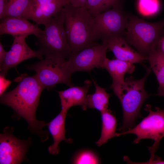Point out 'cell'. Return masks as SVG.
Instances as JSON below:
<instances>
[{
    "label": "cell",
    "instance_id": "cell-4",
    "mask_svg": "<svg viewBox=\"0 0 164 164\" xmlns=\"http://www.w3.org/2000/svg\"><path fill=\"white\" fill-rule=\"evenodd\" d=\"M164 19L149 22L128 14L125 39L142 56L146 57L159 46L164 35Z\"/></svg>",
    "mask_w": 164,
    "mask_h": 164
},
{
    "label": "cell",
    "instance_id": "cell-15",
    "mask_svg": "<svg viewBox=\"0 0 164 164\" xmlns=\"http://www.w3.org/2000/svg\"><path fill=\"white\" fill-rule=\"evenodd\" d=\"M103 44L113 52L117 59L133 63H141L147 60V58L132 48L123 38H114Z\"/></svg>",
    "mask_w": 164,
    "mask_h": 164
},
{
    "label": "cell",
    "instance_id": "cell-29",
    "mask_svg": "<svg viewBox=\"0 0 164 164\" xmlns=\"http://www.w3.org/2000/svg\"><path fill=\"white\" fill-rule=\"evenodd\" d=\"M159 47L161 50L164 53V37H163L161 39Z\"/></svg>",
    "mask_w": 164,
    "mask_h": 164
},
{
    "label": "cell",
    "instance_id": "cell-3",
    "mask_svg": "<svg viewBox=\"0 0 164 164\" xmlns=\"http://www.w3.org/2000/svg\"><path fill=\"white\" fill-rule=\"evenodd\" d=\"M63 10L64 27L71 56L98 44L94 36L93 17L86 7H77L68 3Z\"/></svg>",
    "mask_w": 164,
    "mask_h": 164
},
{
    "label": "cell",
    "instance_id": "cell-9",
    "mask_svg": "<svg viewBox=\"0 0 164 164\" xmlns=\"http://www.w3.org/2000/svg\"><path fill=\"white\" fill-rule=\"evenodd\" d=\"M107 50L102 43L86 48L71 56L66 60V65L72 73L78 71L90 72L95 68L103 69Z\"/></svg>",
    "mask_w": 164,
    "mask_h": 164
},
{
    "label": "cell",
    "instance_id": "cell-12",
    "mask_svg": "<svg viewBox=\"0 0 164 164\" xmlns=\"http://www.w3.org/2000/svg\"><path fill=\"white\" fill-rule=\"evenodd\" d=\"M68 3L67 0H57L35 4L29 1L23 18L32 20L38 25L45 26Z\"/></svg>",
    "mask_w": 164,
    "mask_h": 164
},
{
    "label": "cell",
    "instance_id": "cell-27",
    "mask_svg": "<svg viewBox=\"0 0 164 164\" xmlns=\"http://www.w3.org/2000/svg\"><path fill=\"white\" fill-rule=\"evenodd\" d=\"M73 6L77 7H85L87 0H67Z\"/></svg>",
    "mask_w": 164,
    "mask_h": 164
},
{
    "label": "cell",
    "instance_id": "cell-23",
    "mask_svg": "<svg viewBox=\"0 0 164 164\" xmlns=\"http://www.w3.org/2000/svg\"><path fill=\"white\" fill-rule=\"evenodd\" d=\"M72 162L74 164H98L100 162L98 155L94 152L84 149L76 153Z\"/></svg>",
    "mask_w": 164,
    "mask_h": 164
},
{
    "label": "cell",
    "instance_id": "cell-21",
    "mask_svg": "<svg viewBox=\"0 0 164 164\" xmlns=\"http://www.w3.org/2000/svg\"><path fill=\"white\" fill-rule=\"evenodd\" d=\"M122 0H87L86 7L93 17L122 4Z\"/></svg>",
    "mask_w": 164,
    "mask_h": 164
},
{
    "label": "cell",
    "instance_id": "cell-20",
    "mask_svg": "<svg viewBox=\"0 0 164 164\" xmlns=\"http://www.w3.org/2000/svg\"><path fill=\"white\" fill-rule=\"evenodd\" d=\"M95 87L94 93L87 95V106L89 108L95 109L101 112L108 109L111 94L106 91L105 88L99 86L93 80Z\"/></svg>",
    "mask_w": 164,
    "mask_h": 164
},
{
    "label": "cell",
    "instance_id": "cell-6",
    "mask_svg": "<svg viewBox=\"0 0 164 164\" xmlns=\"http://www.w3.org/2000/svg\"><path fill=\"white\" fill-rule=\"evenodd\" d=\"M128 14L123 10L121 4L93 17L96 40L100 39L104 44L114 38H125Z\"/></svg>",
    "mask_w": 164,
    "mask_h": 164
},
{
    "label": "cell",
    "instance_id": "cell-7",
    "mask_svg": "<svg viewBox=\"0 0 164 164\" xmlns=\"http://www.w3.org/2000/svg\"><path fill=\"white\" fill-rule=\"evenodd\" d=\"M155 108L156 111H152L151 106L146 105L145 109L149 112L148 115L135 126L120 133L121 135L127 134L135 135L137 137L133 142L135 144L138 143L142 139L153 140V145L148 147L151 155L149 160L154 159L159 142L164 136V110L157 107Z\"/></svg>",
    "mask_w": 164,
    "mask_h": 164
},
{
    "label": "cell",
    "instance_id": "cell-25",
    "mask_svg": "<svg viewBox=\"0 0 164 164\" xmlns=\"http://www.w3.org/2000/svg\"><path fill=\"white\" fill-rule=\"evenodd\" d=\"M12 81L7 79L5 76L0 75V95L5 93L6 90L10 85Z\"/></svg>",
    "mask_w": 164,
    "mask_h": 164
},
{
    "label": "cell",
    "instance_id": "cell-10",
    "mask_svg": "<svg viewBox=\"0 0 164 164\" xmlns=\"http://www.w3.org/2000/svg\"><path fill=\"white\" fill-rule=\"evenodd\" d=\"M10 128L4 129L0 135V164H20L25 160L31 144L30 138L21 140L15 136Z\"/></svg>",
    "mask_w": 164,
    "mask_h": 164
},
{
    "label": "cell",
    "instance_id": "cell-28",
    "mask_svg": "<svg viewBox=\"0 0 164 164\" xmlns=\"http://www.w3.org/2000/svg\"><path fill=\"white\" fill-rule=\"evenodd\" d=\"M7 52L5 51L3 45L0 42V67L3 63L5 59Z\"/></svg>",
    "mask_w": 164,
    "mask_h": 164
},
{
    "label": "cell",
    "instance_id": "cell-2",
    "mask_svg": "<svg viewBox=\"0 0 164 164\" xmlns=\"http://www.w3.org/2000/svg\"><path fill=\"white\" fill-rule=\"evenodd\" d=\"M146 73L143 78L136 79L127 77L121 84L112 83L111 87L121 103L123 111L122 125L118 130L122 132L134 127L136 119L141 116L142 106L150 95L144 88L145 81L151 73L150 67L145 66Z\"/></svg>",
    "mask_w": 164,
    "mask_h": 164
},
{
    "label": "cell",
    "instance_id": "cell-1",
    "mask_svg": "<svg viewBox=\"0 0 164 164\" xmlns=\"http://www.w3.org/2000/svg\"><path fill=\"white\" fill-rule=\"evenodd\" d=\"M14 81L18 82L13 90L0 96V103L12 108L19 117L28 123V129L39 137L44 142L48 139L49 132L43 130L46 123L37 120L36 116L42 92L44 89L35 75L29 76L23 74L15 78Z\"/></svg>",
    "mask_w": 164,
    "mask_h": 164
},
{
    "label": "cell",
    "instance_id": "cell-14",
    "mask_svg": "<svg viewBox=\"0 0 164 164\" xmlns=\"http://www.w3.org/2000/svg\"><path fill=\"white\" fill-rule=\"evenodd\" d=\"M90 80H86L83 86H72L65 90L58 91L62 109L68 110L74 106L79 105L84 110L87 108V93L91 84Z\"/></svg>",
    "mask_w": 164,
    "mask_h": 164
},
{
    "label": "cell",
    "instance_id": "cell-30",
    "mask_svg": "<svg viewBox=\"0 0 164 164\" xmlns=\"http://www.w3.org/2000/svg\"><path fill=\"white\" fill-rule=\"evenodd\" d=\"M156 95H159L160 96L164 97V91L160 93H158Z\"/></svg>",
    "mask_w": 164,
    "mask_h": 164
},
{
    "label": "cell",
    "instance_id": "cell-11",
    "mask_svg": "<svg viewBox=\"0 0 164 164\" xmlns=\"http://www.w3.org/2000/svg\"><path fill=\"white\" fill-rule=\"evenodd\" d=\"M28 36L22 35L14 37L10 50L7 52L4 61L0 67V75L6 76L9 70L15 68L22 62L29 59L36 58L40 60L43 56L38 50L31 49L26 41Z\"/></svg>",
    "mask_w": 164,
    "mask_h": 164
},
{
    "label": "cell",
    "instance_id": "cell-18",
    "mask_svg": "<svg viewBox=\"0 0 164 164\" xmlns=\"http://www.w3.org/2000/svg\"><path fill=\"white\" fill-rule=\"evenodd\" d=\"M101 113L102 128L100 137L96 142L98 146L106 143L109 139L115 137L121 136L120 133L116 132L117 121L116 118L108 109Z\"/></svg>",
    "mask_w": 164,
    "mask_h": 164
},
{
    "label": "cell",
    "instance_id": "cell-5",
    "mask_svg": "<svg viewBox=\"0 0 164 164\" xmlns=\"http://www.w3.org/2000/svg\"><path fill=\"white\" fill-rule=\"evenodd\" d=\"M64 22L62 9L45 26L43 32L36 36V44L45 59L61 57L68 59L71 56Z\"/></svg>",
    "mask_w": 164,
    "mask_h": 164
},
{
    "label": "cell",
    "instance_id": "cell-22",
    "mask_svg": "<svg viewBox=\"0 0 164 164\" xmlns=\"http://www.w3.org/2000/svg\"><path fill=\"white\" fill-rule=\"evenodd\" d=\"M30 0H8L5 17L23 18Z\"/></svg>",
    "mask_w": 164,
    "mask_h": 164
},
{
    "label": "cell",
    "instance_id": "cell-24",
    "mask_svg": "<svg viewBox=\"0 0 164 164\" xmlns=\"http://www.w3.org/2000/svg\"><path fill=\"white\" fill-rule=\"evenodd\" d=\"M160 8L159 0H138V9L139 12L144 16L155 14Z\"/></svg>",
    "mask_w": 164,
    "mask_h": 164
},
{
    "label": "cell",
    "instance_id": "cell-26",
    "mask_svg": "<svg viewBox=\"0 0 164 164\" xmlns=\"http://www.w3.org/2000/svg\"><path fill=\"white\" fill-rule=\"evenodd\" d=\"M8 0H0V19L2 20L5 17Z\"/></svg>",
    "mask_w": 164,
    "mask_h": 164
},
{
    "label": "cell",
    "instance_id": "cell-13",
    "mask_svg": "<svg viewBox=\"0 0 164 164\" xmlns=\"http://www.w3.org/2000/svg\"><path fill=\"white\" fill-rule=\"evenodd\" d=\"M43 31L38 25L30 22L24 18L7 17L2 19L0 23L1 35L9 34L15 37L33 34L36 37Z\"/></svg>",
    "mask_w": 164,
    "mask_h": 164
},
{
    "label": "cell",
    "instance_id": "cell-17",
    "mask_svg": "<svg viewBox=\"0 0 164 164\" xmlns=\"http://www.w3.org/2000/svg\"><path fill=\"white\" fill-rule=\"evenodd\" d=\"M133 64L116 58L110 60L106 57L103 62V68L108 71L111 77L112 83L121 84L125 82L126 73L131 74L135 70Z\"/></svg>",
    "mask_w": 164,
    "mask_h": 164
},
{
    "label": "cell",
    "instance_id": "cell-16",
    "mask_svg": "<svg viewBox=\"0 0 164 164\" xmlns=\"http://www.w3.org/2000/svg\"><path fill=\"white\" fill-rule=\"evenodd\" d=\"M68 111L62 109L57 115L46 124L53 140V144L48 148L49 152L51 154L56 155L59 152V144L62 141L69 143L73 142L72 139L67 138L65 135V122Z\"/></svg>",
    "mask_w": 164,
    "mask_h": 164
},
{
    "label": "cell",
    "instance_id": "cell-19",
    "mask_svg": "<svg viewBox=\"0 0 164 164\" xmlns=\"http://www.w3.org/2000/svg\"><path fill=\"white\" fill-rule=\"evenodd\" d=\"M150 68L155 73L159 83L158 93L164 91V53L159 46L147 57Z\"/></svg>",
    "mask_w": 164,
    "mask_h": 164
},
{
    "label": "cell",
    "instance_id": "cell-8",
    "mask_svg": "<svg viewBox=\"0 0 164 164\" xmlns=\"http://www.w3.org/2000/svg\"><path fill=\"white\" fill-rule=\"evenodd\" d=\"M66 60L61 57L45 59L26 67L36 72L34 75L44 89H51L60 83L70 87L74 85L71 80L72 73L66 65Z\"/></svg>",
    "mask_w": 164,
    "mask_h": 164
}]
</instances>
